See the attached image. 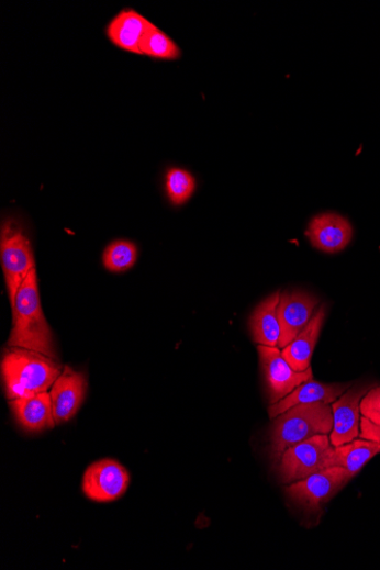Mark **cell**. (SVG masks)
<instances>
[{"label":"cell","instance_id":"17","mask_svg":"<svg viewBox=\"0 0 380 570\" xmlns=\"http://www.w3.org/2000/svg\"><path fill=\"white\" fill-rule=\"evenodd\" d=\"M279 299L280 291L268 297L250 315L249 329L253 340L259 345L278 347L280 338Z\"/></svg>","mask_w":380,"mask_h":570},{"label":"cell","instance_id":"4","mask_svg":"<svg viewBox=\"0 0 380 570\" xmlns=\"http://www.w3.org/2000/svg\"><path fill=\"white\" fill-rule=\"evenodd\" d=\"M0 256L9 291L11 306L14 305L21 284L36 269L33 246L19 221L8 217L0 233Z\"/></svg>","mask_w":380,"mask_h":570},{"label":"cell","instance_id":"13","mask_svg":"<svg viewBox=\"0 0 380 570\" xmlns=\"http://www.w3.org/2000/svg\"><path fill=\"white\" fill-rule=\"evenodd\" d=\"M348 389L350 384H323L314 382L313 379L301 384L287 398L271 404L269 407V416L275 420L284 411L299 405L310 403H327L333 404L338 400Z\"/></svg>","mask_w":380,"mask_h":570},{"label":"cell","instance_id":"23","mask_svg":"<svg viewBox=\"0 0 380 570\" xmlns=\"http://www.w3.org/2000/svg\"><path fill=\"white\" fill-rule=\"evenodd\" d=\"M359 437L380 443V426L373 425L361 416Z\"/></svg>","mask_w":380,"mask_h":570},{"label":"cell","instance_id":"22","mask_svg":"<svg viewBox=\"0 0 380 570\" xmlns=\"http://www.w3.org/2000/svg\"><path fill=\"white\" fill-rule=\"evenodd\" d=\"M361 416L380 426V387H373L361 401Z\"/></svg>","mask_w":380,"mask_h":570},{"label":"cell","instance_id":"9","mask_svg":"<svg viewBox=\"0 0 380 570\" xmlns=\"http://www.w3.org/2000/svg\"><path fill=\"white\" fill-rule=\"evenodd\" d=\"M318 302V299L300 291L280 293L278 305L280 350L292 343L309 325Z\"/></svg>","mask_w":380,"mask_h":570},{"label":"cell","instance_id":"15","mask_svg":"<svg viewBox=\"0 0 380 570\" xmlns=\"http://www.w3.org/2000/svg\"><path fill=\"white\" fill-rule=\"evenodd\" d=\"M326 318V306L322 305L313 314L309 325L287 347L282 348L281 355L297 371L308 370L316 342L322 333Z\"/></svg>","mask_w":380,"mask_h":570},{"label":"cell","instance_id":"18","mask_svg":"<svg viewBox=\"0 0 380 570\" xmlns=\"http://www.w3.org/2000/svg\"><path fill=\"white\" fill-rule=\"evenodd\" d=\"M380 454V443L356 438L346 445L334 448L331 467H342L354 479L362 468Z\"/></svg>","mask_w":380,"mask_h":570},{"label":"cell","instance_id":"6","mask_svg":"<svg viewBox=\"0 0 380 570\" xmlns=\"http://www.w3.org/2000/svg\"><path fill=\"white\" fill-rule=\"evenodd\" d=\"M351 480L344 468L329 467L292 484L287 494L306 514L316 515Z\"/></svg>","mask_w":380,"mask_h":570},{"label":"cell","instance_id":"1","mask_svg":"<svg viewBox=\"0 0 380 570\" xmlns=\"http://www.w3.org/2000/svg\"><path fill=\"white\" fill-rule=\"evenodd\" d=\"M10 347L25 348L57 360L52 329L45 318L36 269L25 278L16 294Z\"/></svg>","mask_w":380,"mask_h":570},{"label":"cell","instance_id":"7","mask_svg":"<svg viewBox=\"0 0 380 570\" xmlns=\"http://www.w3.org/2000/svg\"><path fill=\"white\" fill-rule=\"evenodd\" d=\"M258 353L271 404L287 398L301 384L313 379L311 368L305 371L294 370L284 360L279 347L259 345Z\"/></svg>","mask_w":380,"mask_h":570},{"label":"cell","instance_id":"5","mask_svg":"<svg viewBox=\"0 0 380 570\" xmlns=\"http://www.w3.org/2000/svg\"><path fill=\"white\" fill-rule=\"evenodd\" d=\"M334 452L326 434L314 435L284 451L279 458V473L283 483H293L331 467Z\"/></svg>","mask_w":380,"mask_h":570},{"label":"cell","instance_id":"21","mask_svg":"<svg viewBox=\"0 0 380 570\" xmlns=\"http://www.w3.org/2000/svg\"><path fill=\"white\" fill-rule=\"evenodd\" d=\"M166 188L170 202L179 206L193 197L197 189V180L187 170L172 168L167 174Z\"/></svg>","mask_w":380,"mask_h":570},{"label":"cell","instance_id":"11","mask_svg":"<svg viewBox=\"0 0 380 570\" xmlns=\"http://www.w3.org/2000/svg\"><path fill=\"white\" fill-rule=\"evenodd\" d=\"M87 389L88 382L83 373L71 367L63 369L49 393L56 425L65 424L77 415Z\"/></svg>","mask_w":380,"mask_h":570},{"label":"cell","instance_id":"14","mask_svg":"<svg viewBox=\"0 0 380 570\" xmlns=\"http://www.w3.org/2000/svg\"><path fill=\"white\" fill-rule=\"evenodd\" d=\"M149 24L138 12L124 10L110 22L107 36L118 48L141 55V44Z\"/></svg>","mask_w":380,"mask_h":570},{"label":"cell","instance_id":"12","mask_svg":"<svg viewBox=\"0 0 380 570\" xmlns=\"http://www.w3.org/2000/svg\"><path fill=\"white\" fill-rule=\"evenodd\" d=\"M305 234L314 248L335 255L351 243L354 228L346 217L337 213H323L311 220Z\"/></svg>","mask_w":380,"mask_h":570},{"label":"cell","instance_id":"16","mask_svg":"<svg viewBox=\"0 0 380 570\" xmlns=\"http://www.w3.org/2000/svg\"><path fill=\"white\" fill-rule=\"evenodd\" d=\"M11 407L18 423L29 432L51 429L56 425L47 392L12 400Z\"/></svg>","mask_w":380,"mask_h":570},{"label":"cell","instance_id":"3","mask_svg":"<svg viewBox=\"0 0 380 570\" xmlns=\"http://www.w3.org/2000/svg\"><path fill=\"white\" fill-rule=\"evenodd\" d=\"M334 426L333 410L327 403L299 404L279 415L270 435L275 460L291 447L320 434L328 435Z\"/></svg>","mask_w":380,"mask_h":570},{"label":"cell","instance_id":"8","mask_svg":"<svg viewBox=\"0 0 380 570\" xmlns=\"http://www.w3.org/2000/svg\"><path fill=\"white\" fill-rule=\"evenodd\" d=\"M130 483V472L123 466L114 460H102L88 467L82 490L92 501L112 502L128 490Z\"/></svg>","mask_w":380,"mask_h":570},{"label":"cell","instance_id":"20","mask_svg":"<svg viewBox=\"0 0 380 570\" xmlns=\"http://www.w3.org/2000/svg\"><path fill=\"white\" fill-rule=\"evenodd\" d=\"M138 248L130 241H115L104 250L103 264L111 272H123L132 269L137 262Z\"/></svg>","mask_w":380,"mask_h":570},{"label":"cell","instance_id":"19","mask_svg":"<svg viewBox=\"0 0 380 570\" xmlns=\"http://www.w3.org/2000/svg\"><path fill=\"white\" fill-rule=\"evenodd\" d=\"M141 55L172 60L181 56V51L163 30L150 22L141 44Z\"/></svg>","mask_w":380,"mask_h":570},{"label":"cell","instance_id":"2","mask_svg":"<svg viewBox=\"0 0 380 570\" xmlns=\"http://www.w3.org/2000/svg\"><path fill=\"white\" fill-rule=\"evenodd\" d=\"M62 365L42 354L11 347L2 359V376L9 400L47 392L62 373Z\"/></svg>","mask_w":380,"mask_h":570},{"label":"cell","instance_id":"10","mask_svg":"<svg viewBox=\"0 0 380 570\" xmlns=\"http://www.w3.org/2000/svg\"><path fill=\"white\" fill-rule=\"evenodd\" d=\"M372 388V385L350 388L332 404L334 426L329 438L334 448L359 437L361 401Z\"/></svg>","mask_w":380,"mask_h":570}]
</instances>
